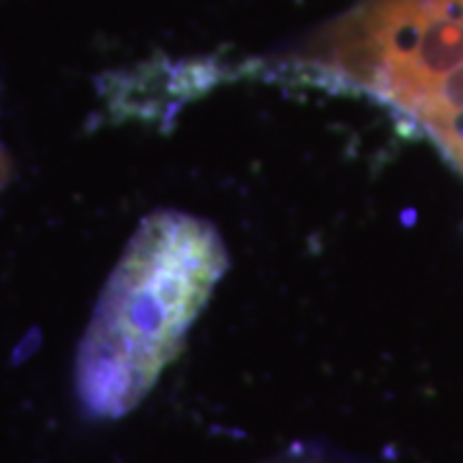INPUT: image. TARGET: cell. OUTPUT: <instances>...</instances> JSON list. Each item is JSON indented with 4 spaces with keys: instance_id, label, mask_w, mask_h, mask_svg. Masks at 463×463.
Returning <instances> with one entry per match:
<instances>
[{
    "instance_id": "obj_1",
    "label": "cell",
    "mask_w": 463,
    "mask_h": 463,
    "mask_svg": "<svg viewBox=\"0 0 463 463\" xmlns=\"http://www.w3.org/2000/svg\"><path fill=\"white\" fill-rule=\"evenodd\" d=\"M222 234L199 216L157 212L134 232L78 353V394L96 417H121L178 355L227 273Z\"/></svg>"
},
{
    "instance_id": "obj_2",
    "label": "cell",
    "mask_w": 463,
    "mask_h": 463,
    "mask_svg": "<svg viewBox=\"0 0 463 463\" xmlns=\"http://www.w3.org/2000/svg\"><path fill=\"white\" fill-rule=\"evenodd\" d=\"M288 67L386 106L463 175V0H364Z\"/></svg>"
}]
</instances>
